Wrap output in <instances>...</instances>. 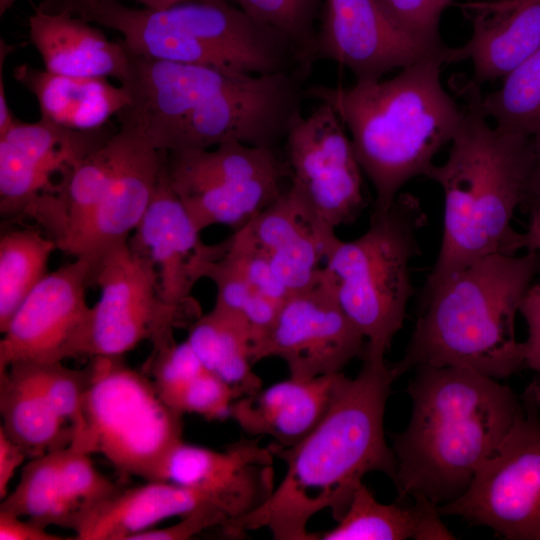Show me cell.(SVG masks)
I'll return each mask as SVG.
<instances>
[{
    "label": "cell",
    "instance_id": "6da1fadb",
    "mask_svg": "<svg viewBox=\"0 0 540 540\" xmlns=\"http://www.w3.org/2000/svg\"><path fill=\"white\" fill-rule=\"evenodd\" d=\"M362 360L356 377L338 374L327 412L305 438L290 447L268 445L285 462V475L260 507L221 528L225 536L267 528L277 540H313L310 519L328 509L338 521L367 473L394 481L384 412L396 378L385 359Z\"/></svg>",
    "mask_w": 540,
    "mask_h": 540
},
{
    "label": "cell",
    "instance_id": "7a4b0ae2",
    "mask_svg": "<svg viewBox=\"0 0 540 540\" xmlns=\"http://www.w3.org/2000/svg\"><path fill=\"white\" fill-rule=\"evenodd\" d=\"M297 72L244 74L143 58L129 85L126 123L157 150L236 141L274 148L301 113Z\"/></svg>",
    "mask_w": 540,
    "mask_h": 540
},
{
    "label": "cell",
    "instance_id": "3957f363",
    "mask_svg": "<svg viewBox=\"0 0 540 540\" xmlns=\"http://www.w3.org/2000/svg\"><path fill=\"white\" fill-rule=\"evenodd\" d=\"M408 386L409 423L390 434L398 500L439 507L460 497L493 455L522 408V398L476 371L420 366Z\"/></svg>",
    "mask_w": 540,
    "mask_h": 540
},
{
    "label": "cell",
    "instance_id": "277c9868",
    "mask_svg": "<svg viewBox=\"0 0 540 540\" xmlns=\"http://www.w3.org/2000/svg\"><path fill=\"white\" fill-rule=\"evenodd\" d=\"M463 92L468 105L448 158L426 175L442 189L444 215L441 246L423 293L480 258L521 250V233L511 222L527 196L532 136L490 125L478 104L479 88Z\"/></svg>",
    "mask_w": 540,
    "mask_h": 540
},
{
    "label": "cell",
    "instance_id": "5b68a950",
    "mask_svg": "<svg viewBox=\"0 0 540 540\" xmlns=\"http://www.w3.org/2000/svg\"><path fill=\"white\" fill-rule=\"evenodd\" d=\"M443 59L419 61L386 80L316 85L304 92L330 105L375 191L374 212L386 211L413 178L427 175L464 115L441 81Z\"/></svg>",
    "mask_w": 540,
    "mask_h": 540
},
{
    "label": "cell",
    "instance_id": "8992f818",
    "mask_svg": "<svg viewBox=\"0 0 540 540\" xmlns=\"http://www.w3.org/2000/svg\"><path fill=\"white\" fill-rule=\"evenodd\" d=\"M540 273V252L493 254L422 293L421 312L397 379L420 366H453L500 380L525 367L515 336L522 298Z\"/></svg>",
    "mask_w": 540,
    "mask_h": 540
},
{
    "label": "cell",
    "instance_id": "52a82bcc",
    "mask_svg": "<svg viewBox=\"0 0 540 540\" xmlns=\"http://www.w3.org/2000/svg\"><path fill=\"white\" fill-rule=\"evenodd\" d=\"M117 31L136 55L227 72H299L289 42L229 0L190 1L165 9L100 0L81 16Z\"/></svg>",
    "mask_w": 540,
    "mask_h": 540
},
{
    "label": "cell",
    "instance_id": "ba28073f",
    "mask_svg": "<svg viewBox=\"0 0 540 540\" xmlns=\"http://www.w3.org/2000/svg\"><path fill=\"white\" fill-rule=\"evenodd\" d=\"M426 222L419 199L400 193L386 211H373L361 236L338 237L327 252L321 280L364 336L363 357L385 359L403 326L413 295L410 263L420 253L418 233Z\"/></svg>",
    "mask_w": 540,
    "mask_h": 540
},
{
    "label": "cell",
    "instance_id": "9c48e42d",
    "mask_svg": "<svg viewBox=\"0 0 540 540\" xmlns=\"http://www.w3.org/2000/svg\"><path fill=\"white\" fill-rule=\"evenodd\" d=\"M82 420L70 446L101 454L122 477L159 480L161 467L182 439V416L159 396L151 378L122 356H95Z\"/></svg>",
    "mask_w": 540,
    "mask_h": 540
},
{
    "label": "cell",
    "instance_id": "30bf717a",
    "mask_svg": "<svg viewBox=\"0 0 540 540\" xmlns=\"http://www.w3.org/2000/svg\"><path fill=\"white\" fill-rule=\"evenodd\" d=\"M170 187L202 231H237L273 204L290 177L274 148L229 141L214 148L166 151Z\"/></svg>",
    "mask_w": 540,
    "mask_h": 540
},
{
    "label": "cell",
    "instance_id": "8fae6325",
    "mask_svg": "<svg viewBox=\"0 0 540 540\" xmlns=\"http://www.w3.org/2000/svg\"><path fill=\"white\" fill-rule=\"evenodd\" d=\"M92 285L100 297L89 309L75 357L123 356L143 341L160 349L175 341V329L199 317L162 301L154 265L128 242L93 261Z\"/></svg>",
    "mask_w": 540,
    "mask_h": 540
},
{
    "label": "cell",
    "instance_id": "7c38bea8",
    "mask_svg": "<svg viewBox=\"0 0 540 540\" xmlns=\"http://www.w3.org/2000/svg\"><path fill=\"white\" fill-rule=\"evenodd\" d=\"M522 408L467 490L438 507L506 540H540V415L526 388Z\"/></svg>",
    "mask_w": 540,
    "mask_h": 540
},
{
    "label": "cell",
    "instance_id": "4fadbf2b",
    "mask_svg": "<svg viewBox=\"0 0 540 540\" xmlns=\"http://www.w3.org/2000/svg\"><path fill=\"white\" fill-rule=\"evenodd\" d=\"M345 126L333 108L319 102L312 112L299 113L286 140L290 171L289 194L320 230L336 233L362 212V169Z\"/></svg>",
    "mask_w": 540,
    "mask_h": 540
},
{
    "label": "cell",
    "instance_id": "5bb4252c",
    "mask_svg": "<svg viewBox=\"0 0 540 540\" xmlns=\"http://www.w3.org/2000/svg\"><path fill=\"white\" fill-rule=\"evenodd\" d=\"M455 60V48L408 30L384 0H324L312 59H327L350 70L356 80H379L419 61Z\"/></svg>",
    "mask_w": 540,
    "mask_h": 540
},
{
    "label": "cell",
    "instance_id": "9a60e30c",
    "mask_svg": "<svg viewBox=\"0 0 540 540\" xmlns=\"http://www.w3.org/2000/svg\"><path fill=\"white\" fill-rule=\"evenodd\" d=\"M366 340L321 280L292 293L254 353V363L282 359L299 380L334 375L353 359H362Z\"/></svg>",
    "mask_w": 540,
    "mask_h": 540
},
{
    "label": "cell",
    "instance_id": "2e32d148",
    "mask_svg": "<svg viewBox=\"0 0 540 540\" xmlns=\"http://www.w3.org/2000/svg\"><path fill=\"white\" fill-rule=\"evenodd\" d=\"M93 260L75 257L48 273L11 318L0 341V372L19 362L74 358L90 306Z\"/></svg>",
    "mask_w": 540,
    "mask_h": 540
},
{
    "label": "cell",
    "instance_id": "e0dca14e",
    "mask_svg": "<svg viewBox=\"0 0 540 540\" xmlns=\"http://www.w3.org/2000/svg\"><path fill=\"white\" fill-rule=\"evenodd\" d=\"M115 133V132H114ZM114 133L105 126L74 130L40 119L17 122L0 136V214L20 220L42 196L56 193L63 176Z\"/></svg>",
    "mask_w": 540,
    "mask_h": 540
},
{
    "label": "cell",
    "instance_id": "ac0fdd59",
    "mask_svg": "<svg viewBox=\"0 0 540 540\" xmlns=\"http://www.w3.org/2000/svg\"><path fill=\"white\" fill-rule=\"evenodd\" d=\"M200 233L169 185L165 153L151 203L128 244L154 265L162 301L196 316L201 313L192 290L226 246L225 240L206 244Z\"/></svg>",
    "mask_w": 540,
    "mask_h": 540
},
{
    "label": "cell",
    "instance_id": "d6986e66",
    "mask_svg": "<svg viewBox=\"0 0 540 540\" xmlns=\"http://www.w3.org/2000/svg\"><path fill=\"white\" fill-rule=\"evenodd\" d=\"M273 460V452L261 446L259 437L241 438L223 451L181 440L166 457L159 480L212 496L230 522L253 512L270 497L275 488Z\"/></svg>",
    "mask_w": 540,
    "mask_h": 540
},
{
    "label": "cell",
    "instance_id": "ffe728a7",
    "mask_svg": "<svg viewBox=\"0 0 540 540\" xmlns=\"http://www.w3.org/2000/svg\"><path fill=\"white\" fill-rule=\"evenodd\" d=\"M111 145L107 185L77 256L93 261L128 242L151 203L166 153L124 127L112 135Z\"/></svg>",
    "mask_w": 540,
    "mask_h": 540
},
{
    "label": "cell",
    "instance_id": "44dd1931",
    "mask_svg": "<svg viewBox=\"0 0 540 540\" xmlns=\"http://www.w3.org/2000/svg\"><path fill=\"white\" fill-rule=\"evenodd\" d=\"M269 259L290 294L319 282L322 261L338 238L317 228L288 190L239 229Z\"/></svg>",
    "mask_w": 540,
    "mask_h": 540
},
{
    "label": "cell",
    "instance_id": "7402d4cb",
    "mask_svg": "<svg viewBox=\"0 0 540 540\" xmlns=\"http://www.w3.org/2000/svg\"><path fill=\"white\" fill-rule=\"evenodd\" d=\"M29 39L48 72L81 78H114L129 73V54L119 39L111 41L91 22L68 12L35 7L28 18Z\"/></svg>",
    "mask_w": 540,
    "mask_h": 540
},
{
    "label": "cell",
    "instance_id": "603a6c76",
    "mask_svg": "<svg viewBox=\"0 0 540 540\" xmlns=\"http://www.w3.org/2000/svg\"><path fill=\"white\" fill-rule=\"evenodd\" d=\"M338 374L309 380L290 377L241 396L233 402L230 418L250 437L266 435L278 446H293L327 412Z\"/></svg>",
    "mask_w": 540,
    "mask_h": 540
},
{
    "label": "cell",
    "instance_id": "cb8c5ba5",
    "mask_svg": "<svg viewBox=\"0 0 540 540\" xmlns=\"http://www.w3.org/2000/svg\"><path fill=\"white\" fill-rule=\"evenodd\" d=\"M463 10L472 33L465 45L455 48V58L472 62L471 86L503 80L540 47V0Z\"/></svg>",
    "mask_w": 540,
    "mask_h": 540
},
{
    "label": "cell",
    "instance_id": "d4e9b609",
    "mask_svg": "<svg viewBox=\"0 0 540 540\" xmlns=\"http://www.w3.org/2000/svg\"><path fill=\"white\" fill-rule=\"evenodd\" d=\"M205 507L217 508L228 516L220 503L204 492L163 480L146 481L121 488L91 512L75 530V539L130 540L165 519Z\"/></svg>",
    "mask_w": 540,
    "mask_h": 540
},
{
    "label": "cell",
    "instance_id": "484cf974",
    "mask_svg": "<svg viewBox=\"0 0 540 540\" xmlns=\"http://www.w3.org/2000/svg\"><path fill=\"white\" fill-rule=\"evenodd\" d=\"M13 76L35 96L40 119L69 129L102 128L130 101L123 85L104 78L58 75L27 63L16 66Z\"/></svg>",
    "mask_w": 540,
    "mask_h": 540
},
{
    "label": "cell",
    "instance_id": "4316f807",
    "mask_svg": "<svg viewBox=\"0 0 540 540\" xmlns=\"http://www.w3.org/2000/svg\"><path fill=\"white\" fill-rule=\"evenodd\" d=\"M0 413V428L28 458L66 448L72 442L71 426L56 412L28 362L0 372Z\"/></svg>",
    "mask_w": 540,
    "mask_h": 540
},
{
    "label": "cell",
    "instance_id": "83f0119b",
    "mask_svg": "<svg viewBox=\"0 0 540 540\" xmlns=\"http://www.w3.org/2000/svg\"><path fill=\"white\" fill-rule=\"evenodd\" d=\"M438 507L428 501L384 504L360 484L337 525L314 540H449L455 536L441 521Z\"/></svg>",
    "mask_w": 540,
    "mask_h": 540
},
{
    "label": "cell",
    "instance_id": "f1b7e54d",
    "mask_svg": "<svg viewBox=\"0 0 540 540\" xmlns=\"http://www.w3.org/2000/svg\"><path fill=\"white\" fill-rule=\"evenodd\" d=\"M186 341L204 367L240 397L262 388L253 371L254 337L239 317L214 305L189 325Z\"/></svg>",
    "mask_w": 540,
    "mask_h": 540
},
{
    "label": "cell",
    "instance_id": "f546056e",
    "mask_svg": "<svg viewBox=\"0 0 540 540\" xmlns=\"http://www.w3.org/2000/svg\"><path fill=\"white\" fill-rule=\"evenodd\" d=\"M62 449L30 458L23 465L19 482L1 500L0 512L27 517L45 528L56 525L75 529L76 515L60 473Z\"/></svg>",
    "mask_w": 540,
    "mask_h": 540
},
{
    "label": "cell",
    "instance_id": "4dcf8cb0",
    "mask_svg": "<svg viewBox=\"0 0 540 540\" xmlns=\"http://www.w3.org/2000/svg\"><path fill=\"white\" fill-rule=\"evenodd\" d=\"M56 242L33 228L4 232L0 238V332L14 313L48 274L47 265Z\"/></svg>",
    "mask_w": 540,
    "mask_h": 540
},
{
    "label": "cell",
    "instance_id": "1f68e13d",
    "mask_svg": "<svg viewBox=\"0 0 540 540\" xmlns=\"http://www.w3.org/2000/svg\"><path fill=\"white\" fill-rule=\"evenodd\" d=\"M478 104L496 127L528 136L540 129V47Z\"/></svg>",
    "mask_w": 540,
    "mask_h": 540
},
{
    "label": "cell",
    "instance_id": "d6a6232c",
    "mask_svg": "<svg viewBox=\"0 0 540 540\" xmlns=\"http://www.w3.org/2000/svg\"><path fill=\"white\" fill-rule=\"evenodd\" d=\"M256 20L279 32L295 52L305 77L313 63L312 53L321 0H230Z\"/></svg>",
    "mask_w": 540,
    "mask_h": 540
},
{
    "label": "cell",
    "instance_id": "836d02e7",
    "mask_svg": "<svg viewBox=\"0 0 540 540\" xmlns=\"http://www.w3.org/2000/svg\"><path fill=\"white\" fill-rule=\"evenodd\" d=\"M221 256L211 264L206 278L216 286L215 306L239 317L251 330L254 361L255 350L271 328L282 304L258 292Z\"/></svg>",
    "mask_w": 540,
    "mask_h": 540
},
{
    "label": "cell",
    "instance_id": "e575fe53",
    "mask_svg": "<svg viewBox=\"0 0 540 540\" xmlns=\"http://www.w3.org/2000/svg\"><path fill=\"white\" fill-rule=\"evenodd\" d=\"M60 473L66 497L76 515L74 532L91 512L122 488L95 468L89 454L70 445L61 450Z\"/></svg>",
    "mask_w": 540,
    "mask_h": 540
},
{
    "label": "cell",
    "instance_id": "d590c367",
    "mask_svg": "<svg viewBox=\"0 0 540 540\" xmlns=\"http://www.w3.org/2000/svg\"><path fill=\"white\" fill-rule=\"evenodd\" d=\"M205 369L186 340L153 350L146 361L157 393L176 412L188 385Z\"/></svg>",
    "mask_w": 540,
    "mask_h": 540
},
{
    "label": "cell",
    "instance_id": "8d00e7d4",
    "mask_svg": "<svg viewBox=\"0 0 540 540\" xmlns=\"http://www.w3.org/2000/svg\"><path fill=\"white\" fill-rule=\"evenodd\" d=\"M41 389L56 412L72 428L73 434L81 424L84 396L90 369H73L59 362H28Z\"/></svg>",
    "mask_w": 540,
    "mask_h": 540
},
{
    "label": "cell",
    "instance_id": "74e56055",
    "mask_svg": "<svg viewBox=\"0 0 540 540\" xmlns=\"http://www.w3.org/2000/svg\"><path fill=\"white\" fill-rule=\"evenodd\" d=\"M455 0H384L396 18L411 32L442 42L439 31L444 11Z\"/></svg>",
    "mask_w": 540,
    "mask_h": 540
},
{
    "label": "cell",
    "instance_id": "f35d334b",
    "mask_svg": "<svg viewBox=\"0 0 540 540\" xmlns=\"http://www.w3.org/2000/svg\"><path fill=\"white\" fill-rule=\"evenodd\" d=\"M228 516L221 510L205 507L183 516V519L164 528H151L131 537L130 540H186L209 528H222Z\"/></svg>",
    "mask_w": 540,
    "mask_h": 540
},
{
    "label": "cell",
    "instance_id": "ab89813d",
    "mask_svg": "<svg viewBox=\"0 0 540 540\" xmlns=\"http://www.w3.org/2000/svg\"><path fill=\"white\" fill-rule=\"evenodd\" d=\"M519 312L528 329L527 339L523 342L525 367L540 373V282H533L528 288Z\"/></svg>",
    "mask_w": 540,
    "mask_h": 540
},
{
    "label": "cell",
    "instance_id": "60d3db41",
    "mask_svg": "<svg viewBox=\"0 0 540 540\" xmlns=\"http://www.w3.org/2000/svg\"><path fill=\"white\" fill-rule=\"evenodd\" d=\"M0 539L1 540H63L72 539L62 537L47 531V528L31 520H22V517L0 512Z\"/></svg>",
    "mask_w": 540,
    "mask_h": 540
},
{
    "label": "cell",
    "instance_id": "b9f144b4",
    "mask_svg": "<svg viewBox=\"0 0 540 540\" xmlns=\"http://www.w3.org/2000/svg\"><path fill=\"white\" fill-rule=\"evenodd\" d=\"M100 0H39L38 9L49 12L59 13L68 12L70 14L81 16L88 8L98 3ZM149 9H165L176 4L190 1H220V0H135ZM230 1V0H229Z\"/></svg>",
    "mask_w": 540,
    "mask_h": 540
},
{
    "label": "cell",
    "instance_id": "7bdbcfd3",
    "mask_svg": "<svg viewBox=\"0 0 540 540\" xmlns=\"http://www.w3.org/2000/svg\"><path fill=\"white\" fill-rule=\"evenodd\" d=\"M28 458L26 452L0 428V499L9 493V485L17 470Z\"/></svg>",
    "mask_w": 540,
    "mask_h": 540
},
{
    "label": "cell",
    "instance_id": "ee69618b",
    "mask_svg": "<svg viewBox=\"0 0 540 540\" xmlns=\"http://www.w3.org/2000/svg\"><path fill=\"white\" fill-rule=\"evenodd\" d=\"M13 46L0 39V136L4 135L18 121L14 118L6 97L5 84L3 81V65Z\"/></svg>",
    "mask_w": 540,
    "mask_h": 540
},
{
    "label": "cell",
    "instance_id": "f6af8a7d",
    "mask_svg": "<svg viewBox=\"0 0 540 540\" xmlns=\"http://www.w3.org/2000/svg\"><path fill=\"white\" fill-rule=\"evenodd\" d=\"M534 165L529 181L527 196L522 207L531 211L540 207V129L532 136Z\"/></svg>",
    "mask_w": 540,
    "mask_h": 540
},
{
    "label": "cell",
    "instance_id": "bcb514c9",
    "mask_svg": "<svg viewBox=\"0 0 540 540\" xmlns=\"http://www.w3.org/2000/svg\"><path fill=\"white\" fill-rule=\"evenodd\" d=\"M530 222L525 233H521L520 248L540 252V207L532 209Z\"/></svg>",
    "mask_w": 540,
    "mask_h": 540
},
{
    "label": "cell",
    "instance_id": "7dc6e473",
    "mask_svg": "<svg viewBox=\"0 0 540 540\" xmlns=\"http://www.w3.org/2000/svg\"><path fill=\"white\" fill-rule=\"evenodd\" d=\"M527 388L530 390L534 400L540 408V380H534Z\"/></svg>",
    "mask_w": 540,
    "mask_h": 540
},
{
    "label": "cell",
    "instance_id": "c3c4849f",
    "mask_svg": "<svg viewBox=\"0 0 540 540\" xmlns=\"http://www.w3.org/2000/svg\"><path fill=\"white\" fill-rule=\"evenodd\" d=\"M17 0H0V16L2 17Z\"/></svg>",
    "mask_w": 540,
    "mask_h": 540
},
{
    "label": "cell",
    "instance_id": "681fc988",
    "mask_svg": "<svg viewBox=\"0 0 540 540\" xmlns=\"http://www.w3.org/2000/svg\"><path fill=\"white\" fill-rule=\"evenodd\" d=\"M531 1H534V0H511V1H506V2H497V5L499 7H509V6L523 4V3H527Z\"/></svg>",
    "mask_w": 540,
    "mask_h": 540
},
{
    "label": "cell",
    "instance_id": "f907efd6",
    "mask_svg": "<svg viewBox=\"0 0 540 540\" xmlns=\"http://www.w3.org/2000/svg\"><path fill=\"white\" fill-rule=\"evenodd\" d=\"M485 1H490V2H506V1H511V0H485Z\"/></svg>",
    "mask_w": 540,
    "mask_h": 540
}]
</instances>
